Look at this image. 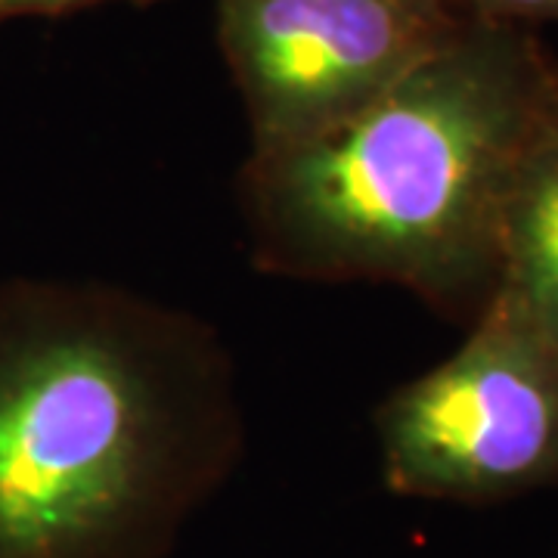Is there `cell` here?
Listing matches in <instances>:
<instances>
[{"instance_id":"cell-6","label":"cell","mask_w":558,"mask_h":558,"mask_svg":"<svg viewBox=\"0 0 558 558\" xmlns=\"http://www.w3.org/2000/svg\"><path fill=\"white\" fill-rule=\"evenodd\" d=\"M159 7L165 0H0V22L13 20H53L94 7Z\"/></svg>"},{"instance_id":"cell-3","label":"cell","mask_w":558,"mask_h":558,"mask_svg":"<svg viewBox=\"0 0 558 558\" xmlns=\"http://www.w3.org/2000/svg\"><path fill=\"white\" fill-rule=\"evenodd\" d=\"M391 494L494 502L558 481V341L506 286L472 336L376 410Z\"/></svg>"},{"instance_id":"cell-7","label":"cell","mask_w":558,"mask_h":558,"mask_svg":"<svg viewBox=\"0 0 558 558\" xmlns=\"http://www.w3.org/2000/svg\"><path fill=\"white\" fill-rule=\"evenodd\" d=\"M465 16L487 22L558 20V0H450Z\"/></svg>"},{"instance_id":"cell-5","label":"cell","mask_w":558,"mask_h":558,"mask_svg":"<svg viewBox=\"0 0 558 558\" xmlns=\"http://www.w3.org/2000/svg\"><path fill=\"white\" fill-rule=\"evenodd\" d=\"M499 286L512 289L558 341V143L527 171L509 208Z\"/></svg>"},{"instance_id":"cell-4","label":"cell","mask_w":558,"mask_h":558,"mask_svg":"<svg viewBox=\"0 0 558 558\" xmlns=\"http://www.w3.org/2000/svg\"><path fill=\"white\" fill-rule=\"evenodd\" d=\"M215 16L248 153L357 116L475 20L450 0H215Z\"/></svg>"},{"instance_id":"cell-2","label":"cell","mask_w":558,"mask_h":558,"mask_svg":"<svg viewBox=\"0 0 558 558\" xmlns=\"http://www.w3.org/2000/svg\"><path fill=\"white\" fill-rule=\"evenodd\" d=\"M558 143V78L509 22L469 20L357 116L248 153L236 178L260 274L385 282L484 307L509 208Z\"/></svg>"},{"instance_id":"cell-1","label":"cell","mask_w":558,"mask_h":558,"mask_svg":"<svg viewBox=\"0 0 558 558\" xmlns=\"http://www.w3.org/2000/svg\"><path fill=\"white\" fill-rule=\"evenodd\" d=\"M242 453L218 326L109 279L0 282V558H168Z\"/></svg>"}]
</instances>
